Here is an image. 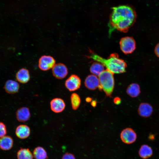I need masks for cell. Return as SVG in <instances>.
Here are the masks:
<instances>
[{
    "instance_id": "cell-1",
    "label": "cell",
    "mask_w": 159,
    "mask_h": 159,
    "mask_svg": "<svg viewBox=\"0 0 159 159\" xmlns=\"http://www.w3.org/2000/svg\"><path fill=\"white\" fill-rule=\"evenodd\" d=\"M136 15L133 9L126 6H119L114 9L111 15L109 24V34L117 30L127 32L133 24Z\"/></svg>"
},
{
    "instance_id": "cell-2",
    "label": "cell",
    "mask_w": 159,
    "mask_h": 159,
    "mask_svg": "<svg viewBox=\"0 0 159 159\" xmlns=\"http://www.w3.org/2000/svg\"><path fill=\"white\" fill-rule=\"evenodd\" d=\"M88 57L102 64L114 74H120L126 72L127 65L123 59L120 58L116 53L111 54L107 59H105L90 50Z\"/></svg>"
},
{
    "instance_id": "cell-3",
    "label": "cell",
    "mask_w": 159,
    "mask_h": 159,
    "mask_svg": "<svg viewBox=\"0 0 159 159\" xmlns=\"http://www.w3.org/2000/svg\"><path fill=\"white\" fill-rule=\"evenodd\" d=\"M114 74L106 69L98 76L100 85L98 88L102 90L107 96L110 97L113 92L115 85Z\"/></svg>"
},
{
    "instance_id": "cell-4",
    "label": "cell",
    "mask_w": 159,
    "mask_h": 159,
    "mask_svg": "<svg viewBox=\"0 0 159 159\" xmlns=\"http://www.w3.org/2000/svg\"><path fill=\"white\" fill-rule=\"evenodd\" d=\"M119 43L121 50L125 54L132 53L136 49V42L132 37H126L122 38Z\"/></svg>"
},
{
    "instance_id": "cell-5",
    "label": "cell",
    "mask_w": 159,
    "mask_h": 159,
    "mask_svg": "<svg viewBox=\"0 0 159 159\" xmlns=\"http://www.w3.org/2000/svg\"><path fill=\"white\" fill-rule=\"evenodd\" d=\"M55 64V59L53 57L49 55L42 56L39 60V67L41 70L44 71L52 69Z\"/></svg>"
},
{
    "instance_id": "cell-6",
    "label": "cell",
    "mask_w": 159,
    "mask_h": 159,
    "mask_svg": "<svg viewBox=\"0 0 159 159\" xmlns=\"http://www.w3.org/2000/svg\"><path fill=\"white\" fill-rule=\"evenodd\" d=\"M66 88L72 92L78 90L81 85L80 78L76 74H72L66 80L64 83Z\"/></svg>"
},
{
    "instance_id": "cell-7",
    "label": "cell",
    "mask_w": 159,
    "mask_h": 159,
    "mask_svg": "<svg viewBox=\"0 0 159 159\" xmlns=\"http://www.w3.org/2000/svg\"><path fill=\"white\" fill-rule=\"evenodd\" d=\"M120 138L124 143L130 144L134 142L137 138V135L131 128H127L123 129L120 134Z\"/></svg>"
},
{
    "instance_id": "cell-8",
    "label": "cell",
    "mask_w": 159,
    "mask_h": 159,
    "mask_svg": "<svg viewBox=\"0 0 159 159\" xmlns=\"http://www.w3.org/2000/svg\"><path fill=\"white\" fill-rule=\"evenodd\" d=\"M53 76L56 78L62 79L67 75L68 70L67 66L62 63L55 64L52 69Z\"/></svg>"
},
{
    "instance_id": "cell-9",
    "label": "cell",
    "mask_w": 159,
    "mask_h": 159,
    "mask_svg": "<svg viewBox=\"0 0 159 159\" xmlns=\"http://www.w3.org/2000/svg\"><path fill=\"white\" fill-rule=\"evenodd\" d=\"M51 110L55 113H59L63 112L66 107L64 101L60 98L53 99L50 103Z\"/></svg>"
},
{
    "instance_id": "cell-10",
    "label": "cell",
    "mask_w": 159,
    "mask_h": 159,
    "mask_svg": "<svg viewBox=\"0 0 159 159\" xmlns=\"http://www.w3.org/2000/svg\"><path fill=\"white\" fill-rule=\"evenodd\" d=\"M17 120L20 122H25L28 121L31 117V113L29 108L26 107L19 108L16 113Z\"/></svg>"
},
{
    "instance_id": "cell-11",
    "label": "cell",
    "mask_w": 159,
    "mask_h": 159,
    "mask_svg": "<svg viewBox=\"0 0 159 159\" xmlns=\"http://www.w3.org/2000/svg\"><path fill=\"white\" fill-rule=\"evenodd\" d=\"M84 83L87 88L91 90L96 89L100 85L98 78L93 74L89 75L86 77Z\"/></svg>"
},
{
    "instance_id": "cell-12",
    "label": "cell",
    "mask_w": 159,
    "mask_h": 159,
    "mask_svg": "<svg viewBox=\"0 0 159 159\" xmlns=\"http://www.w3.org/2000/svg\"><path fill=\"white\" fill-rule=\"evenodd\" d=\"M20 88L19 83L16 81L9 80H7L4 86V89L7 93L14 94L18 92Z\"/></svg>"
},
{
    "instance_id": "cell-13",
    "label": "cell",
    "mask_w": 159,
    "mask_h": 159,
    "mask_svg": "<svg viewBox=\"0 0 159 159\" xmlns=\"http://www.w3.org/2000/svg\"><path fill=\"white\" fill-rule=\"evenodd\" d=\"M30 132V129L28 126L21 124L16 127L15 130V134L19 138L24 139L29 136Z\"/></svg>"
},
{
    "instance_id": "cell-14",
    "label": "cell",
    "mask_w": 159,
    "mask_h": 159,
    "mask_svg": "<svg viewBox=\"0 0 159 159\" xmlns=\"http://www.w3.org/2000/svg\"><path fill=\"white\" fill-rule=\"evenodd\" d=\"M17 81L22 84L27 83L30 79V75L29 71L25 68L19 69L16 74Z\"/></svg>"
},
{
    "instance_id": "cell-15",
    "label": "cell",
    "mask_w": 159,
    "mask_h": 159,
    "mask_svg": "<svg viewBox=\"0 0 159 159\" xmlns=\"http://www.w3.org/2000/svg\"><path fill=\"white\" fill-rule=\"evenodd\" d=\"M138 112L141 117H147L151 115L153 112V108L152 106L148 103H142L139 106Z\"/></svg>"
},
{
    "instance_id": "cell-16",
    "label": "cell",
    "mask_w": 159,
    "mask_h": 159,
    "mask_svg": "<svg viewBox=\"0 0 159 159\" xmlns=\"http://www.w3.org/2000/svg\"><path fill=\"white\" fill-rule=\"evenodd\" d=\"M14 143L12 138L9 135L0 138V149L3 150H8L12 147Z\"/></svg>"
},
{
    "instance_id": "cell-17",
    "label": "cell",
    "mask_w": 159,
    "mask_h": 159,
    "mask_svg": "<svg viewBox=\"0 0 159 159\" xmlns=\"http://www.w3.org/2000/svg\"><path fill=\"white\" fill-rule=\"evenodd\" d=\"M126 92L128 95L131 97H136L140 93V86L137 83H132L127 87Z\"/></svg>"
},
{
    "instance_id": "cell-18",
    "label": "cell",
    "mask_w": 159,
    "mask_h": 159,
    "mask_svg": "<svg viewBox=\"0 0 159 159\" xmlns=\"http://www.w3.org/2000/svg\"><path fill=\"white\" fill-rule=\"evenodd\" d=\"M153 154V150L150 147L146 145H142L139 151V155L142 158L145 159L150 157Z\"/></svg>"
},
{
    "instance_id": "cell-19",
    "label": "cell",
    "mask_w": 159,
    "mask_h": 159,
    "mask_svg": "<svg viewBox=\"0 0 159 159\" xmlns=\"http://www.w3.org/2000/svg\"><path fill=\"white\" fill-rule=\"evenodd\" d=\"M33 155L27 148H21L17 152L18 159H33Z\"/></svg>"
},
{
    "instance_id": "cell-20",
    "label": "cell",
    "mask_w": 159,
    "mask_h": 159,
    "mask_svg": "<svg viewBox=\"0 0 159 159\" xmlns=\"http://www.w3.org/2000/svg\"><path fill=\"white\" fill-rule=\"evenodd\" d=\"M90 70L93 74L98 76L105 70L104 66L101 63L96 62L92 64Z\"/></svg>"
},
{
    "instance_id": "cell-21",
    "label": "cell",
    "mask_w": 159,
    "mask_h": 159,
    "mask_svg": "<svg viewBox=\"0 0 159 159\" xmlns=\"http://www.w3.org/2000/svg\"><path fill=\"white\" fill-rule=\"evenodd\" d=\"M33 153V156L36 159H46L47 158V152L42 147L38 146L35 148Z\"/></svg>"
},
{
    "instance_id": "cell-22",
    "label": "cell",
    "mask_w": 159,
    "mask_h": 159,
    "mask_svg": "<svg viewBox=\"0 0 159 159\" xmlns=\"http://www.w3.org/2000/svg\"><path fill=\"white\" fill-rule=\"evenodd\" d=\"M70 101L72 109L74 110L79 107L81 102L80 96L77 94L74 93L70 96Z\"/></svg>"
},
{
    "instance_id": "cell-23",
    "label": "cell",
    "mask_w": 159,
    "mask_h": 159,
    "mask_svg": "<svg viewBox=\"0 0 159 159\" xmlns=\"http://www.w3.org/2000/svg\"><path fill=\"white\" fill-rule=\"evenodd\" d=\"M7 130L6 125L2 122H0V138L6 135Z\"/></svg>"
},
{
    "instance_id": "cell-24",
    "label": "cell",
    "mask_w": 159,
    "mask_h": 159,
    "mask_svg": "<svg viewBox=\"0 0 159 159\" xmlns=\"http://www.w3.org/2000/svg\"><path fill=\"white\" fill-rule=\"evenodd\" d=\"M62 159H76V158L73 154L66 153L63 155Z\"/></svg>"
},
{
    "instance_id": "cell-25",
    "label": "cell",
    "mask_w": 159,
    "mask_h": 159,
    "mask_svg": "<svg viewBox=\"0 0 159 159\" xmlns=\"http://www.w3.org/2000/svg\"><path fill=\"white\" fill-rule=\"evenodd\" d=\"M154 52L157 56L159 57V43L155 47Z\"/></svg>"
},
{
    "instance_id": "cell-26",
    "label": "cell",
    "mask_w": 159,
    "mask_h": 159,
    "mask_svg": "<svg viewBox=\"0 0 159 159\" xmlns=\"http://www.w3.org/2000/svg\"><path fill=\"white\" fill-rule=\"evenodd\" d=\"M113 102L116 105H118L121 103V100L119 97H116L114 99Z\"/></svg>"
},
{
    "instance_id": "cell-27",
    "label": "cell",
    "mask_w": 159,
    "mask_h": 159,
    "mask_svg": "<svg viewBox=\"0 0 159 159\" xmlns=\"http://www.w3.org/2000/svg\"><path fill=\"white\" fill-rule=\"evenodd\" d=\"M97 102L95 101H93L92 102L91 104L93 107H95L96 105Z\"/></svg>"
},
{
    "instance_id": "cell-28",
    "label": "cell",
    "mask_w": 159,
    "mask_h": 159,
    "mask_svg": "<svg viewBox=\"0 0 159 159\" xmlns=\"http://www.w3.org/2000/svg\"><path fill=\"white\" fill-rule=\"evenodd\" d=\"M92 100V98L90 97H87L86 99V101L87 102H90Z\"/></svg>"
}]
</instances>
